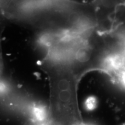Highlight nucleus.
Returning <instances> with one entry per match:
<instances>
[{
	"label": "nucleus",
	"mask_w": 125,
	"mask_h": 125,
	"mask_svg": "<svg viewBox=\"0 0 125 125\" xmlns=\"http://www.w3.org/2000/svg\"><path fill=\"white\" fill-rule=\"evenodd\" d=\"M97 100L94 97L90 96L87 98L85 101L86 108L89 110H92L96 107Z\"/></svg>",
	"instance_id": "obj_2"
},
{
	"label": "nucleus",
	"mask_w": 125,
	"mask_h": 125,
	"mask_svg": "<svg viewBox=\"0 0 125 125\" xmlns=\"http://www.w3.org/2000/svg\"><path fill=\"white\" fill-rule=\"evenodd\" d=\"M111 65L112 67L116 68V67H120L122 64V60L121 57L116 56V57H112L110 60Z\"/></svg>",
	"instance_id": "obj_3"
},
{
	"label": "nucleus",
	"mask_w": 125,
	"mask_h": 125,
	"mask_svg": "<svg viewBox=\"0 0 125 125\" xmlns=\"http://www.w3.org/2000/svg\"><path fill=\"white\" fill-rule=\"evenodd\" d=\"M122 82L123 83V84L125 85V74L123 75L122 76Z\"/></svg>",
	"instance_id": "obj_4"
},
{
	"label": "nucleus",
	"mask_w": 125,
	"mask_h": 125,
	"mask_svg": "<svg viewBox=\"0 0 125 125\" xmlns=\"http://www.w3.org/2000/svg\"><path fill=\"white\" fill-rule=\"evenodd\" d=\"M124 21H125V18H124Z\"/></svg>",
	"instance_id": "obj_5"
},
{
	"label": "nucleus",
	"mask_w": 125,
	"mask_h": 125,
	"mask_svg": "<svg viewBox=\"0 0 125 125\" xmlns=\"http://www.w3.org/2000/svg\"><path fill=\"white\" fill-rule=\"evenodd\" d=\"M90 57V52L86 48H82L79 50L77 53V59L81 62H86Z\"/></svg>",
	"instance_id": "obj_1"
}]
</instances>
